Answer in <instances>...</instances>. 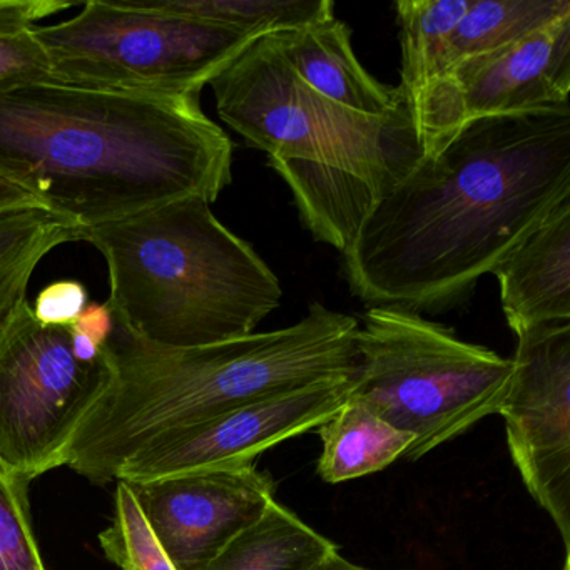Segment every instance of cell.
<instances>
[{"instance_id":"1","label":"cell","mask_w":570,"mask_h":570,"mask_svg":"<svg viewBox=\"0 0 570 570\" xmlns=\"http://www.w3.org/2000/svg\"><path fill=\"white\" fill-rule=\"evenodd\" d=\"M570 199V102L463 126L366 215L342 252L366 305L443 313Z\"/></svg>"},{"instance_id":"2","label":"cell","mask_w":570,"mask_h":570,"mask_svg":"<svg viewBox=\"0 0 570 570\" xmlns=\"http://www.w3.org/2000/svg\"><path fill=\"white\" fill-rule=\"evenodd\" d=\"M0 173L91 228L173 199L216 202L233 142L199 96L38 82L0 92Z\"/></svg>"},{"instance_id":"3","label":"cell","mask_w":570,"mask_h":570,"mask_svg":"<svg viewBox=\"0 0 570 570\" xmlns=\"http://www.w3.org/2000/svg\"><path fill=\"white\" fill-rule=\"evenodd\" d=\"M358 328L355 316L318 302L295 325L195 348L116 328L111 379L82 419L65 466L105 485L161 433L313 383L353 379Z\"/></svg>"},{"instance_id":"4","label":"cell","mask_w":570,"mask_h":570,"mask_svg":"<svg viewBox=\"0 0 570 570\" xmlns=\"http://www.w3.org/2000/svg\"><path fill=\"white\" fill-rule=\"evenodd\" d=\"M209 86L222 121L268 155L305 228L340 253L422 159L409 108L372 118L335 105L295 75L272 36L255 39Z\"/></svg>"},{"instance_id":"5","label":"cell","mask_w":570,"mask_h":570,"mask_svg":"<svg viewBox=\"0 0 570 570\" xmlns=\"http://www.w3.org/2000/svg\"><path fill=\"white\" fill-rule=\"evenodd\" d=\"M108 266V306L131 336L195 348L243 338L282 302L278 276L198 196L82 228Z\"/></svg>"},{"instance_id":"6","label":"cell","mask_w":570,"mask_h":570,"mask_svg":"<svg viewBox=\"0 0 570 570\" xmlns=\"http://www.w3.org/2000/svg\"><path fill=\"white\" fill-rule=\"evenodd\" d=\"M353 396L415 439L422 459L499 413L512 360L403 306H372L356 333Z\"/></svg>"},{"instance_id":"7","label":"cell","mask_w":570,"mask_h":570,"mask_svg":"<svg viewBox=\"0 0 570 570\" xmlns=\"http://www.w3.org/2000/svg\"><path fill=\"white\" fill-rule=\"evenodd\" d=\"M62 85L146 96H199L255 39L163 8L89 0L68 21L36 28Z\"/></svg>"},{"instance_id":"8","label":"cell","mask_w":570,"mask_h":570,"mask_svg":"<svg viewBox=\"0 0 570 570\" xmlns=\"http://www.w3.org/2000/svg\"><path fill=\"white\" fill-rule=\"evenodd\" d=\"M109 379V343L98 362H85L71 328L42 325L21 303L0 325V463L29 482L65 466Z\"/></svg>"},{"instance_id":"9","label":"cell","mask_w":570,"mask_h":570,"mask_svg":"<svg viewBox=\"0 0 570 570\" xmlns=\"http://www.w3.org/2000/svg\"><path fill=\"white\" fill-rule=\"evenodd\" d=\"M570 12L522 41L465 59L423 91L412 111L423 158L470 122L569 105Z\"/></svg>"},{"instance_id":"10","label":"cell","mask_w":570,"mask_h":570,"mask_svg":"<svg viewBox=\"0 0 570 570\" xmlns=\"http://www.w3.org/2000/svg\"><path fill=\"white\" fill-rule=\"evenodd\" d=\"M512 376L497 415L527 492L570 553V320L517 333Z\"/></svg>"},{"instance_id":"11","label":"cell","mask_w":570,"mask_h":570,"mask_svg":"<svg viewBox=\"0 0 570 570\" xmlns=\"http://www.w3.org/2000/svg\"><path fill=\"white\" fill-rule=\"evenodd\" d=\"M353 392V379L313 383L178 426L146 443L116 480L149 482L196 470L253 463L259 453L318 429Z\"/></svg>"},{"instance_id":"12","label":"cell","mask_w":570,"mask_h":570,"mask_svg":"<svg viewBox=\"0 0 570 570\" xmlns=\"http://www.w3.org/2000/svg\"><path fill=\"white\" fill-rule=\"evenodd\" d=\"M126 483L178 570H205L275 500V480L255 463Z\"/></svg>"},{"instance_id":"13","label":"cell","mask_w":570,"mask_h":570,"mask_svg":"<svg viewBox=\"0 0 570 570\" xmlns=\"http://www.w3.org/2000/svg\"><path fill=\"white\" fill-rule=\"evenodd\" d=\"M513 333L570 320V199L493 269Z\"/></svg>"},{"instance_id":"14","label":"cell","mask_w":570,"mask_h":570,"mask_svg":"<svg viewBox=\"0 0 570 570\" xmlns=\"http://www.w3.org/2000/svg\"><path fill=\"white\" fill-rule=\"evenodd\" d=\"M269 36L295 75L335 105L372 118L406 108L399 88L382 85L363 68L345 22L332 18Z\"/></svg>"},{"instance_id":"15","label":"cell","mask_w":570,"mask_h":570,"mask_svg":"<svg viewBox=\"0 0 570 570\" xmlns=\"http://www.w3.org/2000/svg\"><path fill=\"white\" fill-rule=\"evenodd\" d=\"M318 435L323 445L318 475L328 483L380 472L405 456L415 442L353 395L318 426Z\"/></svg>"},{"instance_id":"16","label":"cell","mask_w":570,"mask_h":570,"mask_svg":"<svg viewBox=\"0 0 570 570\" xmlns=\"http://www.w3.org/2000/svg\"><path fill=\"white\" fill-rule=\"evenodd\" d=\"M336 549L275 499L205 570H309Z\"/></svg>"},{"instance_id":"17","label":"cell","mask_w":570,"mask_h":570,"mask_svg":"<svg viewBox=\"0 0 570 570\" xmlns=\"http://www.w3.org/2000/svg\"><path fill=\"white\" fill-rule=\"evenodd\" d=\"M470 0H399L395 4L402 46L399 91L412 112L426 88L446 71V49Z\"/></svg>"},{"instance_id":"18","label":"cell","mask_w":570,"mask_h":570,"mask_svg":"<svg viewBox=\"0 0 570 570\" xmlns=\"http://www.w3.org/2000/svg\"><path fill=\"white\" fill-rule=\"evenodd\" d=\"M81 228L48 208L0 215V325L28 299L39 263L59 246L79 242Z\"/></svg>"},{"instance_id":"19","label":"cell","mask_w":570,"mask_h":570,"mask_svg":"<svg viewBox=\"0 0 570 570\" xmlns=\"http://www.w3.org/2000/svg\"><path fill=\"white\" fill-rule=\"evenodd\" d=\"M569 12V0H470L449 41L446 71L465 59L522 41Z\"/></svg>"},{"instance_id":"20","label":"cell","mask_w":570,"mask_h":570,"mask_svg":"<svg viewBox=\"0 0 570 570\" xmlns=\"http://www.w3.org/2000/svg\"><path fill=\"white\" fill-rule=\"evenodd\" d=\"M159 4L252 38L335 18L332 0H159Z\"/></svg>"},{"instance_id":"21","label":"cell","mask_w":570,"mask_h":570,"mask_svg":"<svg viewBox=\"0 0 570 570\" xmlns=\"http://www.w3.org/2000/svg\"><path fill=\"white\" fill-rule=\"evenodd\" d=\"M72 8L61 0H0V92L55 81L36 24Z\"/></svg>"},{"instance_id":"22","label":"cell","mask_w":570,"mask_h":570,"mask_svg":"<svg viewBox=\"0 0 570 570\" xmlns=\"http://www.w3.org/2000/svg\"><path fill=\"white\" fill-rule=\"evenodd\" d=\"M116 482L115 515L99 533L106 557L121 570H178L159 547L131 487Z\"/></svg>"},{"instance_id":"23","label":"cell","mask_w":570,"mask_h":570,"mask_svg":"<svg viewBox=\"0 0 570 570\" xmlns=\"http://www.w3.org/2000/svg\"><path fill=\"white\" fill-rule=\"evenodd\" d=\"M29 485L0 463V570H48L32 527Z\"/></svg>"},{"instance_id":"24","label":"cell","mask_w":570,"mask_h":570,"mask_svg":"<svg viewBox=\"0 0 570 570\" xmlns=\"http://www.w3.org/2000/svg\"><path fill=\"white\" fill-rule=\"evenodd\" d=\"M88 305L86 286L76 279H62L46 286L39 293L32 313L42 325L71 328Z\"/></svg>"},{"instance_id":"25","label":"cell","mask_w":570,"mask_h":570,"mask_svg":"<svg viewBox=\"0 0 570 570\" xmlns=\"http://www.w3.org/2000/svg\"><path fill=\"white\" fill-rule=\"evenodd\" d=\"M72 326L98 345L106 346L115 335L116 322L108 303H89Z\"/></svg>"},{"instance_id":"26","label":"cell","mask_w":570,"mask_h":570,"mask_svg":"<svg viewBox=\"0 0 570 570\" xmlns=\"http://www.w3.org/2000/svg\"><path fill=\"white\" fill-rule=\"evenodd\" d=\"M31 208H46V205L31 189L0 173V215Z\"/></svg>"},{"instance_id":"27","label":"cell","mask_w":570,"mask_h":570,"mask_svg":"<svg viewBox=\"0 0 570 570\" xmlns=\"http://www.w3.org/2000/svg\"><path fill=\"white\" fill-rule=\"evenodd\" d=\"M309 570H373L366 569V567L356 566V563L350 562L348 559L338 552V549L330 552L328 556L323 557L318 563L312 567Z\"/></svg>"},{"instance_id":"28","label":"cell","mask_w":570,"mask_h":570,"mask_svg":"<svg viewBox=\"0 0 570 570\" xmlns=\"http://www.w3.org/2000/svg\"><path fill=\"white\" fill-rule=\"evenodd\" d=\"M562 570H570V556L563 557Z\"/></svg>"}]
</instances>
